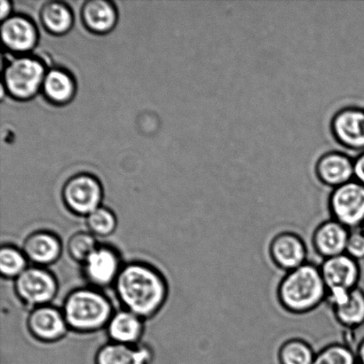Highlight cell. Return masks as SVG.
I'll list each match as a JSON object with an SVG mask.
<instances>
[{"mask_svg": "<svg viewBox=\"0 0 364 364\" xmlns=\"http://www.w3.org/2000/svg\"><path fill=\"white\" fill-rule=\"evenodd\" d=\"M122 309L147 321L158 316L169 297V284L155 266L141 260L124 263L114 284Z\"/></svg>", "mask_w": 364, "mask_h": 364, "instance_id": "cell-1", "label": "cell"}, {"mask_svg": "<svg viewBox=\"0 0 364 364\" xmlns=\"http://www.w3.org/2000/svg\"><path fill=\"white\" fill-rule=\"evenodd\" d=\"M277 301L285 312L303 316L326 302L327 289L320 266L308 262L285 273L277 287Z\"/></svg>", "mask_w": 364, "mask_h": 364, "instance_id": "cell-2", "label": "cell"}, {"mask_svg": "<svg viewBox=\"0 0 364 364\" xmlns=\"http://www.w3.org/2000/svg\"><path fill=\"white\" fill-rule=\"evenodd\" d=\"M60 309L70 331L78 334H92L106 329L116 311L112 299L103 291L89 285L70 291Z\"/></svg>", "mask_w": 364, "mask_h": 364, "instance_id": "cell-3", "label": "cell"}, {"mask_svg": "<svg viewBox=\"0 0 364 364\" xmlns=\"http://www.w3.org/2000/svg\"><path fill=\"white\" fill-rule=\"evenodd\" d=\"M319 266L327 289L326 303L331 309L345 301L349 294L362 283L361 262L346 253L323 259Z\"/></svg>", "mask_w": 364, "mask_h": 364, "instance_id": "cell-4", "label": "cell"}, {"mask_svg": "<svg viewBox=\"0 0 364 364\" xmlns=\"http://www.w3.org/2000/svg\"><path fill=\"white\" fill-rule=\"evenodd\" d=\"M59 289L58 278L48 267L31 265L14 281V294L28 310L51 305Z\"/></svg>", "mask_w": 364, "mask_h": 364, "instance_id": "cell-5", "label": "cell"}, {"mask_svg": "<svg viewBox=\"0 0 364 364\" xmlns=\"http://www.w3.org/2000/svg\"><path fill=\"white\" fill-rule=\"evenodd\" d=\"M328 210L331 219L348 230L361 228L364 223V185L353 180L333 189Z\"/></svg>", "mask_w": 364, "mask_h": 364, "instance_id": "cell-6", "label": "cell"}, {"mask_svg": "<svg viewBox=\"0 0 364 364\" xmlns=\"http://www.w3.org/2000/svg\"><path fill=\"white\" fill-rule=\"evenodd\" d=\"M124 263L120 253L109 245L100 244L81 265V272L89 287L99 290L114 287Z\"/></svg>", "mask_w": 364, "mask_h": 364, "instance_id": "cell-7", "label": "cell"}, {"mask_svg": "<svg viewBox=\"0 0 364 364\" xmlns=\"http://www.w3.org/2000/svg\"><path fill=\"white\" fill-rule=\"evenodd\" d=\"M102 185L97 179L87 174L71 178L63 187L64 205L77 216L89 215L102 206Z\"/></svg>", "mask_w": 364, "mask_h": 364, "instance_id": "cell-8", "label": "cell"}, {"mask_svg": "<svg viewBox=\"0 0 364 364\" xmlns=\"http://www.w3.org/2000/svg\"><path fill=\"white\" fill-rule=\"evenodd\" d=\"M44 66L38 60L21 57L14 60L5 70V83L11 95L18 99L33 96L43 85Z\"/></svg>", "mask_w": 364, "mask_h": 364, "instance_id": "cell-9", "label": "cell"}, {"mask_svg": "<svg viewBox=\"0 0 364 364\" xmlns=\"http://www.w3.org/2000/svg\"><path fill=\"white\" fill-rule=\"evenodd\" d=\"M267 253L277 269L288 273L308 262L309 250L304 239L292 231H282L274 235Z\"/></svg>", "mask_w": 364, "mask_h": 364, "instance_id": "cell-10", "label": "cell"}, {"mask_svg": "<svg viewBox=\"0 0 364 364\" xmlns=\"http://www.w3.org/2000/svg\"><path fill=\"white\" fill-rule=\"evenodd\" d=\"M26 327L31 336L43 344L57 343L70 331L62 309L52 304L30 310Z\"/></svg>", "mask_w": 364, "mask_h": 364, "instance_id": "cell-11", "label": "cell"}, {"mask_svg": "<svg viewBox=\"0 0 364 364\" xmlns=\"http://www.w3.org/2000/svg\"><path fill=\"white\" fill-rule=\"evenodd\" d=\"M21 250L31 265L48 267L59 262L63 252V244L55 232L38 230L24 238Z\"/></svg>", "mask_w": 364, "mask_h": 364, "instance_id": "cell-12", "label": "cell"}, {"mask_svg": "<svg viewBox=\"0 0 364 364\" xmlns=\"http://www.w3.org/2000/svg\"><path fill=\"white\" fill-rule=\"evenodd\" d=\"M350 230L337 220H326L314 230L311 244L314 251L323 259L345 255Z\"/></svg>", "mask_w": 364, "mask_h": 364, "instance_id": "cell-13", "label": "cell"}, {"mask_svg": "<svg viewBox=\"0 0 364 364\" xmlns=\"http://www.w3.org/2000/svg\"><path fill=\"white\" fill-rule=\"evenodd\" d=\"M331 128L335 140L343 147L364 149V110L349 107L341 109L331 120Z\"/></svg>", "mask_w": 364, "mask_h": 364, "instance_id": "cell-14", "label": "cell"}, {"mask_svg": "<svg viewBox=\"0 0 364 364\" xmlns=\"http://www.w3.org/2000/svg\"><path fill=\"white\" fill-rule=\"evenodd\" d=\"M154 351L149 345H127L108 341L96 351L95 364H151Z\"/></svg>", "mask_w": 364, "mask_h": 364, "instance_id": "cell-15", "label": "cell"}, {"mask_svg": "<svg viewBox=\"0 0 364 364\" xmlns=\"http://www.w3.org/2000/svg\"><path fill=\"white\" fill-rule=\"evenodd\" d=\"M316 173L324 186L334 189L355 180L354 161L344 153H326L317 161Z\"/></svg>", "mask_w": 364, "mask_h": 364, "instance_id": "cell-16", "label": "cell"}, {"mask_svg": "<svg viewBox=\"0 0 364 364\" xmlns=\"http://www.w3.org/2000/svg\"><path fill=\"white\" fill-rule=\"evenodd\" d=\"M145 323L146 320L128 310H116L105 329L109 341L127 345L141 344L145 333Z\"/></svg>", "mask_w": 364, "mask_h": 364, "instance_id": "cell-17", "label": "cell"}, {"mask_svg": "<svg viewBox=\"0 0 364 364\" xmlns=\"http://www.w3.org/2000/svg\"><path fill=\"white\" fill-rule=\"evenodd\" d=\"M1 36L4 44L14 51L25 52L34 48L38 33L34 24L26 18L9 17L3 21Z\"/></svg>", "mask_w": 364, "mask_h": 364, "instance_id": "cell-18", "label": "cell"}, {"mask_svg": "<svg viewBox=\"0 0 364 364\" xmlns=\"http://www.w3.org/2000/svg\"><path fill=\"white\" fill-rule=\"evenodd\" d=\"M334 319L341 327L356 331L364 327V289H354L348 298L331 308Z\"/></svg>", "mask_w": 364, "mask_h": 364, "instance_id": "cell-19", "label": "cell"}, {"mask_svg": "<svg viewBox=\"0 0 364 364\" xmlns=\"http://www.w3.org/2000/svg\"><path fill=\"white\" fill-rule=\"evenodd\" d=\"M82 16L87 26L96 32L112 30L117 21L115 9L105 0H92L85 3Z\"/></svg>", "mask_w": 364, "mask_h": 364, "instance_id": "cell-20", "label": "cell"}, {"mask_svg": "<svg viewBox=\"0 0 364 364\" xmlns=\"http://www.w3.org/2000/svg\"><path fill=\"white\" fill-rule=\"evenodd\" d=\"M316 352L309 342L292 338L281 344L277 351L279 364H314Z\"/></svg>", "mask_w": 364, "mask_h": 364, "instance_id": "cell-21", "label": "cell"}, {"mask_svg": "<svg viewBox=\"0 0 364 364\" xmlns=\"http://www.w3.org/2000/svg\"><path fill=\"white\" fill-rule=\"evenodd\" d=\"M43 88L49 100L63 103L73 98L75 85L73 78L65 71L53 70L46 75Z\"/></svg>", "mask_w": 364, "mask_h": 364, "instance_id": "cell-22", "label": "cell"}, {"mask_svg": "<svg viewBox=\"0 0 364 364\" xmlns=\"http://www.w3.org/2000/svg\"><path fill=\"white\" fill-rule=\"evenodd\" d=\"M30 262L21 248L4 244L0 248V274L7 280H16L30 267Z\"/></svg>", "mask_w": 364, "mask_h": 364, "instance_id": "cell-23", "label": "cell"}, {"mask_svg": "<svg viewBox=\"0 0 364 364\" xmlns=\"http://www.w3.org/2000/svg\"><path fill=\"white\" fill-rule=\"evenodd\" d=\"M41 19L45 27L55 34L65 33L73 25V14L63 3L49 2L42 9Z\"/></svg>", "mask_w": 364, "mask_h": 364, "instance_id": "cell-24", "label": "cell"}, {"mask_svg": "<svg viewBox=\"0 0 364 364\" xmlns=\"http://www.w3.org/2000/svg\"><path fill=\"white\" fill-rule=\"evenodd\" d=\"M87 231L97 238L112 237L119 226V220L113 210L102 205L85 218Z\"/></svg>", "mask_w": 364, "mask_h": 364, "instance_id": "cell-25", "label": "cell"}, {"mask_svg": "<svg viewBox=\"0 0 364 364\" xmlns=\"http://www.w3.org/2000/svg\"><path fill=\"white\" fill-rule=\"evenodd\" d=\"M99 245L98 238L90 232L85 230L71 235L67 242L66 249L70 258L81 266Z\"/></svg>", "mask_w": 364, "mask_h": 364, "instance_id": "cell-26", "label": "cell"}, {"mask_svg": "<svg viewBox=\"0 0 364 364\" xmlns=\"http://www.w3.org/2000/svg\"><path fill=\"white\" fill-rule=\"evenodd\" d=\"M314 364H358L355 349L350 345L333 342L316 352Z\"/></svg>", "mask_w": 364, "mask_h": 364, "instance_id": "cell-27", "label": "cell"}, {"mask_svg": "<svg viewBox=\"0 0 364 364\" xmlns=\"http://www.w3.org/2000/svg\"><path fill=\"white\" fill-rule=\"evenodd\" d=\"M346 255L359 262H364V233L361 228L350 230Z\"/></svg>", "mask_w": 364, "mask_h": 364, "instance_id": "cell-28", "label": "cell"}, {"mask_svg": "<svg viewBox=\"0 0 364 364\" xmlns=\"http://www.w3.org/2000/svg\"><path fill=\"white\" fill-rule=\"evenodd\" d=\"M355 180L364 185V153L354 161Z\"/></svg>", "mask_w": 364, "mask_h": 364, "instance_id": "cell-29", "label": "cell"}, {"mask_svg": "<svg viewBox=\"0 0 364 364\" xmlns=\"http://www.w3.org/2000/svg\"><path fill=\"white\" fill-rule=\"evenodd\" d=\"M355 349L358 364H364V336L360 338Z\"/></svg>", "mask_w": 364, "mask_h": 364, "instance_id": "cell-30", "label": "cell"}, {"mask_svg": "<svg viewBox=\"0 0 364 364\" xmlns=\"http://www.w3.org/2000/svg\"><path fill=\"white\" fill-rule=\"evenodd\" d=\"M1 11H0V14H1V19L5 21L7 19V16L10 13L11 6L9 1H6V0H1Z\"/></svg>", "mask_w": 364, "mask_h": 364, "instance_id": "cell-31", "label": "cell"}, {"mask_svg": "<svg viewBox=\"0 0 364 364\" xmlns=\"http://www.w3.org/2000/svg\"><path fill=\"white\" fill-rule=\"evenodd\" d=\"M361 228H362V230H363V232L364 233V223L363 224V226L361 227Z\"/></svg>", "mask_w": 364, "mask_h": 364, "instance_id": "cell-32", "label": "cell"}]
</instances>
